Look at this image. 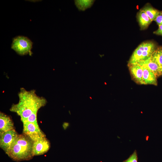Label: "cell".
I'll use <instances>...</instances> for the list:
<instances>
[{"instance_id": "obj_1", "label": "cell", "mask_w": 162, "mask_h": 162, "mask_svg": "<svg viewBox=\"0 0 162 162\" xmlns=\"http://www.w3.org/2000/svg\"><path fill=\"white\" fill-rule=\"evenodd\" d=\"M18 95V102L12 105L10 110L19 116L22 122L32 115L37 113L38 110L47 102L45 98L38 96L34 90L28 91L21 88Z\"/></svg>"}, {"instance_id": "obj_2", "label": "cell", "mask_w": 162, "mask_h": 162, "mask_svg": "<svg viewBox=\"0 0 162 162\" xmlns=\"http://www.w3.org/2000/svg\"><path fill=\"white\" fill-rule=\"evenodd\" d=\"M33 141L24 134H18L16 140L6 153L12 160L19 162L29 160L34 156Z\"/></svg>"}, {"instance_id": "obj_3", "label": "cell", "mask_w": 162, "mask_h": 162, "mask_svg": "<svg viewBox=\"0 0 162 162\" xmlns=\"http://www.w3.org/2000/svg\"><path fill=\"white\" fill-rule=\"evenodd\" d=\"M157 48L155 44L152 41L144 42L134 50L128 64H137L149 58Z\"/></svg>"}, {"instance_id": "obj_4", "label": "cell", "mask_w": 162, "mask_h": 162, "mask_svg": "<svg viewBox=\"0 0 162 162\" xmlns=\"http://www.w3.org/2000/svg\"><path fill=\"white\" fill-rule=\"evenodd\" d=\"M32 44V42L27 37L19 36L14 38L11 48L20 55H31Z\"/></svg>"}, {"instance_id": "obj_5", "label": "cell", "mask_w": 162, "mask_h": 162, "mask_svg": "<svg viewBox=\"0 0 162 162\" xmlns=\"http://www.w3.org/2000/svg\"><path fill=\"white\" fill-rule=\"evenodd\" d=\"M22 123L23 134L29 137L33 142L40 137L46 136L39 126L28 122Z\"/></svg>"}, {"instance_id": "obj_6", "label": "cell", "mask_w": 162, "mask_h": 162, "mask_svg": "<svg viewBox=\"0 0 162 162\" xmlns=\"http://www.w3.org/2000/svg\"><path fill=\"white\" fill-rule=\"evenodd\" d=\"M18 135L15 129L5 132L0 134V147L5 153L16 140Z\"/></svg>"}, {"instance_id": "obj_7", "label": "cell", "mask_w": 162, "mask_h": 162, "mask_svg": "<svg viewBox=\"0 0 162 162\" xmlns=\"http://www.w3.org/2000/svg\"><path fill=\"white\" fill-rule=\"evenodd\" d=\"M50 147V141L46 136L40 137L33 142V152L34 156L43 154L46 153Z\"/></svg>"}, {"instance_id": "obj_8", "label": "cell", "mask_w": 162, "mask_h": 162, "mask_svg": "<svg viewBox=\"0 0 162 162\" xmlns=\"http://www.w3.org/2000/svg\"><path fill=\"white\" fill-rule=\"evenodd\" d=\"M137 64L153 72L157 77L162 75V70L151 56L146 60Z\"/></svg>"}, {"instance_id": "obj_9", "label": "cell", "mask_w": 162, "mask_h": 162, "mask_svg": "<svg viewBox=\"0 0 162 162\" xmlns=\"http://www.w3.org/2000/svg\"><path fill=\"white\" fill-rule=\"evenodd\" d=\"M128 66L133 80L137 83L142 84L143 71L142 67L137 64H128Z\"/></svg>"}, {"instance_id": "obj_10", "label": "cell", "mask_w": 162, "mask_h": 162, "mask_svg": "<svg viewBox=\"0 0 162 162\" xmlns=\"http://www.w3.org/2000/svg\"><path fill=\"white\" fill-rule=\"evenodd\" d=\"M14 129V123L10 117L7 115L0 113V134Z\"/></svg>"}, {"instance_id": "obj_11", "label": "cell", "mask_w": 162, "mask_h": 162, "mask_svg": "<svg viewBox=\"0 0 162 162\" xmlns=\"http://www.w3.org/2000/svg\"><path fill=\"white\" fill-rule=\"evenodd\" d=\"M142 67L143 71L142 84L157 86V77L156 75L152 71L144 67Z\"/></svg>"}, {"instance_id": "obj_12", "label": "cell", "mask_w": 162, "mask_h": 162, "mask_svg": "<svg viewBox=\"0 0 162 162\" xmlns=\"http://www.w3.org/2000/svg\"><path fill=\"white\" fill-rule=\"evenodd\" d=\"M137 18L140 27L142 29L147 28L152 21L142 9L140 10L138 14Z\"/></svg>"}, {"instance_id": "obj_13", "label": "cell", "mask_w": 162, "mask_h": 162, "mask_svg": "<svg viewBox=\"0 0 162 162\" xmlns=\"http://www.w3.org/2000/svg\"><path fill=\"white\" fill-rule=\"evenodd\" d=\"M144 11L150 18L152 20H154L156 17L162 14V11H159L149 5H146L142 9Z\"/></svg>"}, {"instance_id": "obj_14", "label": "cell", "mask_w": 162, "mask_h": 162, "mask_svg": "<svg viewBox=\"0 0 162 162\" xmlns=\"http://www.w3.org/2000/svg\"><path fill=\"white\" fill-rule=\"evenodd\" d=\"M95 0H74L75 4L79 11H84L90 8L93 5Z\"/></svg>"}, {"instance_id": "obj_15", "label": "cell", "mask_w": 162, "mask_h": 162, "mask_svg": "<svg viewBox=\"0 0 162 162\" xmlns=\"http://www.w3.org/2000/svg\"><path fill=\"white\" fill-rule=\"evenodd\" d=\"M151 56L162 70V46L157 48Z\"/></svg>"}, {"instance_id": "obj_16", "label": "cell", "mask_w": 162, "mask_h": 162, "mask_svg": "<svg viewBox=\"0 0 162 162\" xmlns=\"http://www.w3.org/2000/svg\"><path fill=\"white\" fill-rule=\"evenodd\" d=\"M37 113H34L32 115L22 122H28L33 123L36 125L38 126L37 121Z\"/></svg>"}, {"instance_id": "obj_17", "label": "cell", "mask_w": 162, "mask_h": 162, "mask_svg": "<svg viewBox=\"0 0 162 162\" xmlns=\"http://www.w3.org/2000/svg\"><path fill=\"white\" fill-rule=\"evenodd\" d=\"M137 155L136 151L135 150L129 158L122 162H137Z\"/></svg>"}, {"instance_id": "obj_18", "label": "cell", "mask_w": 162, "mask_h": 162, "mask_svg": "<svg viewBox=\"0 0 162 162\" xmlns=\"http://www.w3.org/2000/svg\"><path fill=\"white\" fill-rule=\"evenodd\" d=\"M159 26L162 25V14L158 16L154 20Z\"/></svg>"}, {"instance_id": "obj_19", "label": "cell", "mask_w": 162, "mask_h": 162, "mask_svg": "<svg viewBox=\"0 0 162 162\" xmlns=\"http://www.w3.org/2000/svg\"><path fill=\"white\" fill-rule=\"evenodd\" d=\"M154 33L157 35L162 36V25L159 26L158 29L155 31Z\"/></svg>"}, {"instance_id": "obj_20", "label": "cell", "mask_w": 162, "mask_h": 162, "mask_svg": "<svg viewBox=\"0 0 162 162\" xmlns=\"http://www.w3.org/2000/svg\"><path fill=\"white\" fill-rule=\"evenodd\" d=\"M63 127L64 129H66L69 126V123H64L63 124Z\"/></svg>"}]
</instances>
